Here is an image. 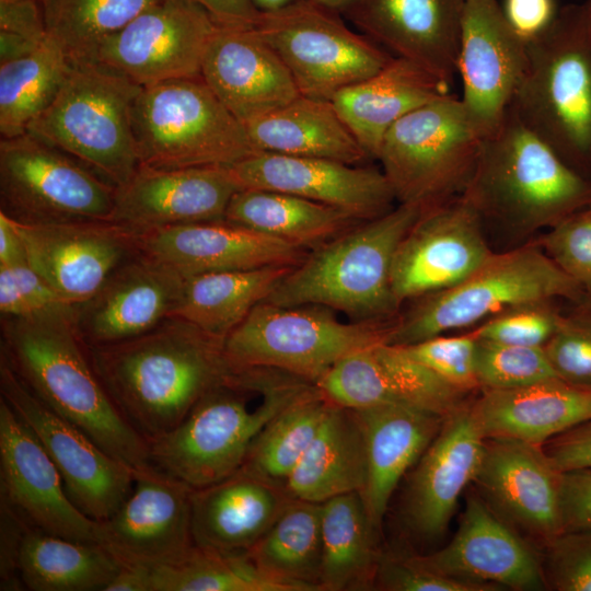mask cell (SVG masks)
I'll list each match as a JSON object with an SVG mask.
<instances>
[{
    "mask_svg": "<svg viewBox=\"0 0 591 591\" xmlns=\"http://www.w3.org/2000/svg\"><path fill=\"white\" fill-rule=\"evenodd\" d=\"M244 126L257 152L324 158L352 165L370 159L332 101L299 95Z\"/></svg>",
    "mask_w": 591,
    "mask_h": 591,
    "instance_id": "36",
    "label": "cell"
},
{
    "mask_svg": "<svg viewBox=\"0 0 591 591\" xmlns=\"http://www.w3.org/2000/svg\"><path fill=\"white\" fill-rule=\"evenodd\" d=\"M12 221L28 263L73 305L93 297L120 265L139 254L137 230L113 221Z\"/></svg>",
    "mask_w": 591,
    "mask_h": 591,
    "instance_id": "17",
    "label": "cell"
},
{
    "mask_svg": "<svg viewBox=\"0 0 591 591\" xmlns=\"http://www.w3.org/2000/svg\"><path fill=\"white\" fill-rule=\"evenodd\" d=\"M422 208L398 204L313 248L264 300L281 306L320 305L356 321H386L398 309L393 258Z\"/></svg>",
    "mask_w": 591,
    "mask_h": 591,
    "instance_id": "5",
    "label": "cell"
},
{
    "mask_svg": "<svg viewBox=\"0 0 591 591\" xmlns=\"http://www.w3.org/2000/svg\"><path fill=\"white\" fill-rule=\"evenodd\" d=\"M464 0H360L346 15L366 36L450 85L457 73Z\"/></svg>",
    "mask_w": 591,
    "mask_h": 591,
    "instance_id": "30",
    "label": "cell"
},
{
    "mask_svg": "<svg viewBox=\"0 0 591 591\" xmlns=\"http://www.w3.org/2000/svg\"><path fill=\"white\" fill-rule=\"evenodd\" d=\"M311 3L339 15H347L360 0H308Z\"/></svg>",
    "mask_w": 591,
    "mask_h": 591,
    "instance_id": "61",
    "label": "cell"
},
{
    "mask_svg": "<svg viewBox=\"0 0 591 591\" xmlns=\"http://www.w3.org/2000/svg\"><path fill=\"white\" fill-rule=\"evenodd\" d=\"M556 375L567 383L591 390V313L579 308L564 316L544 346Z\"/></svg>",
    "mask_w": 591,
    "mask_h": 591,
    "instance_id": "49",
    "label": "cell"
},
{
    "mask_svg": "<svg viewBox=\"0 0 591 591\" xmlns=\"http://www.w3.org/2000/svg\"><path fill=\"white\" fill-rule=\"evenodd\" d=\"M291 497L286 488L243 470L190 495L196 546L246 555L280 514Z\"/></svg>",
    "mask_w": 591,
    "mask_h": 591,
    "instance_id": "31",
    "label": "cell"
},
{
    "mask_svg": "<svg viewBox=\"0 0 591 591\" xmlns=\"http://www.w3.org/2000/svg\"><path fill=\"white\" fill-rule=\"evenodd\" d=\"M74 306L56 292L32 267L27 258L0 265L1 317H32Z\"/></svg>",
    "mask_w": 591,
    "mask_h": 591,
    "instance_id": "48",
    "label": "cell"
},
{
    "mask_svg": "<svg viewBox=\"0 0 591 591\" xmlns=\"http://www.w3.org/2000/svg\"><path fill=\"white\" fill-rule=\"evenodd\" d=\"M224 220L305 250H313L364 221L332 206L257 188L239 189L228 205Z\"/></svg>",
    "mask_w": 591,
    "mask_h": 591,
    "instance_id": "37",
    "label": "cell"
},
{
    "mask_svg": "<svg viewBox=\"0 0 591 591\" xmlns=\"http://www.w3.org/2000/svg\"><path fill=\"white\" fill-rule=\"evenodd\" d=\"M563 318L552 301L529 302L489 317L471 333L476 338L496 343L544 347Z\"/></svg>",
    "mask_w": 591,
    "mask_h": 591,
    "instance_id": "47",
    "label": "cell"
},
{
    "mask_svg": "<svg viewBox=\"0 0 591 591\" xmlns=\"http://www.w3.org/2000/svg\"><path fill=\"white\" fill-rule=\"evenodd\" d=\"M482 219L517 232L552 228L591 202V177L569 165L509 108L483 138L462 194Z\"/></svg>",
    "mask_w": 591,
    "mask_h": 591,
    "instance_id": "3",
    "label": "cell"
},
{
    "mask_svg": "<svg viewBox=\"0 0 591 591\" xmlns=\"http://www.w3.org/2000/svg\"><path fill=\"white\" fill-rule=\"evenodd\" d=\"M116 189L30 132L0 140V211L14 221H112Z\"/></svg>",
    "mask_w": 591,
    "mask_h": 591,
    "instance_id": "12",
    "label": "cell"
},
{
    "mask_svg": "<svg viewBox=\"0 0 591 591\" xmlns=\"http://www.w3.org/2000/svg\"><path fill=\"white\" fill-rule=\"evenodd\" d=\"M311 383L277 372L264 397L248 406V385L224 383L207 392L170 431L148 440L153 467L193 489L240 471L265 426Z\"/></svg>",
    "mask_w": 591,
    "mask_h": 591,
    "instance_id": "6",
    "label": "cell"
},
{
    "mask_svg": "<svg viewBox=\"0 0 591 591\" xmlns=\"http://www.w3.org/2000/svg\"><path fill=\"white\" fill-rule=\"evenodd\" d=\"M354 410L364 433L368 456V477L361 496L370 521L379 531L399 480L425 453L447 417L394 404Z\"/></svg>",
    "mask_w": 591,
    "mask_h": 591,
    "instance_id": "33",
    "label": "cell"
},
{
    "mask_svg": "<svg viewBox=\"0 0 591 591\" xmlns=\"http://www.w3.org/2000/svg\"><path fill=\"white\" fill-rule=\"evenodd\" d=\"M139 254L184 279L209 273L297 266L301 246L225 220L137 231Z\"/></svg>",
    "mask_w": 591,
    "mask_h": 591,
    "instance_id": "25",
    "label": "cell"
},
{
    "mask_svg": "<svg viewBox=\"0 0 591 591\" xmlns=\"http://www.w3.org/2000/svg\"><path fill=\"white\" fill-rule=\"evenodd\" d=\"M25 248L11 218L0 211V265L26 259Z\"/></svg>",
    "mask_w": 591,
    "mask_h": 591,
    "instance_id": "59",
    "label": "cell"
},
{
    "mask_svg": "<svg viewBox=\"0 0 591 591\" xmlns=\"http://www.w3.org/2000/svg\"><path fill=\"white\" fill-rule=\"evenodd\" d=\"M587 210L591 213V202L588 205Z\"/></svg>",
    "mask_w": 591,
    "mask_h": 591,
    "instance_id": "64",
    "label": "cell"
},
{
    "mask_svg": "<svg viewBox=\"0 0 591 591\" xmlns=\"http://www.w3.org/2000/svg\"><path fill=\"white\" fill-rule=\"evenodd\" d=\"M347 408L394 404L448 417L464 406L461 390L414 359L403 346L380 341L339 360L316 384Z\"/></svg>",
    "mask_w": 591,
    "mask_h": 591,
    "instance_id": "20",
    "label": "cell"
},
{
    "mask_svg": "<svg viewBox=\"0 0 591 591\" xmlns=\"http://www.w3.org/2000/svg\"><path fill=\"white\" fill-rule=\"evenodd\" d=\"M192 490L155 467L139 473L126 500L100 522V543L121 566L152 567L178 560L195 546Z\"/></svg>",
    "mask_w": 591,
    "mask_h": 591,
    "instance_id": "21",
    "label": "cell"
},
{
    "mask_svg": "<svg viewBox=\"0 0 591 591\" xmlns=\"http://www.w3.org/2000/svg\"><path fill=\"white\" fill-rule=\"evenodd\" d=\"M88 351L112 401L147 441L173 429L234 372L222 340L173 316L142 335Z\"/></svg>",
    "mask_w": 591,
    "mask_h": 591,
    "instance_id": "1",
    "label": "cell"
},
{
    "mask_svg": "<svg viewBox=\"0 0 591 591\" xmlns=\"http://www.w3.org/2000/svg\"><path fill=\"white\" fill-rule=\"evenodd\" d=\"M501 9L512 31L525 44L543 35L559 11L556 0H503Z\"/></svg>",
    "mask_w": 591,
    "mask_h": 591,
    "instance_id": "55",
    "label": "cell"
},
{
    "mask_svg": "<svg viewBox=\"0 0 591 591\" xmlns=\"http://www.w3.org/2000/svg\"><path fill=\"white\" fill-rule=\"evenodd\" d=\"M303 0H252L254 8L259 13H269L282 10Z\"/></svg>",
    "mask_w": 591,
    "mask_h": 591,
    "instance_id": "62",
    "label": "cell"
},
{
    "mask_svg": "<svg viewBox=\"0 0 591 591\" xmlns=\"http://www.w3.org/2000/svg\"><path fill=\"white\" fill-rule=\"evenodd\" d=\"M292 267L273 266L186 278L171 316L223 341Z\"/></svg>",
    "mask_w": 591,
    "mask_h": 591,
    "instance_id": "38",
    "label": "cell"
},
{
    "mask_svg": "<svg viewBox=\"0 0 591 591\" xmlns=\"http://www.w3.org/2000/svg\"><path fill=\"white\" fill-rule=\"evenodd\" d=\"M368 477L364 433L354 409L332 403L313 440L291 472V498L322 503L360 491Z\"/></svg>",
    "mask_w": 591,
    "mask_h": 591,
    "instance_id": "35",
    "label": "cell"
},
{
    "mask_svg": "<svg viewBox=\"0 0 591 591\" xmlns=\"http://www.w3.org/2000/svg\"><path fill=\"white\" fill-rule=\"evenodd\" d=\"M140 165H232L256 153L246 128L201 77L141 86L132 106Z\"/></svg>",
    "mask_w": 591,
    "mask_h": 591,
    "instance_id": "9",
    "label": "cell"
},
{
    "mask_svg": "<svg viewBox=\"0 0 591 591\" xmlns=\"http://www.w3.org/2000/svg\"><path fill=\"white\" fill-rule=\"evenodd\" d=\"M321 512V503L291 498L247 558L288 591H322Z\"/></svg>",
    "mask_w": 591,
    "mask_h": 591,
    "instance_id": "39",
    "label": "cell"
},
{
    "mask_svg": "<svg viewBox=\"0 0 591 591\" xmlns=\"http://www.w3.org/2000/svg\"><path fill=\"white\" fill-rule=\"evenodd\" d=\"M184 280L138 254L120 265L93 297L76 306V329L88 347L142 335L171 316Z\"/></svg>",
    "mask_w": 591,
    "mask_h": 591,
    "instance_id": "28",
    "label": "cell"
},
{
    "mask_svg": "<svg viewBox=\"0 0 591 591\" xmlns=\"http://www.w3.org/2000/svg\"><path fill=\"white\" fill-rule=\"evenodd\" d=\"M331 405L316 385L305 386L259 432L241 470L286 488Z\"/></svg>",
    "mask_w": 591,
    "mask_h": 591,
    "instance_id": "43",
    "label": "cell"
},
{
    "mask_svg": "<svg viewBox=\"0 0 591 591\" xmlns=\"http://www.w3.org/2000/svg\"><path fill=\"white\" fill-rule=\"evenodd\" d=\"M450 84L402 57L332 99L339 116L370 159L390 128L416 108L450 93Z\"/></svg>",
    "mask_w": 591,
    "mask_h": 591,
    "instance_id": "34",
    "label": "cell"
},
{
    "mask_svg": "<svg viewBox=\"0 0 591 591\" xmlns=\"http://www.w3.org/2000/svg\"><path fill=\"white\" fill-rule=\"evenodd\" d=\"M583 289L538 245L490 257L460 283L425 297L392 322L386 341L408 346L450 331L479 325L510 308L565 298L580 303Z\"/></svg>",
    "mask_w": 591,
    "mask_h": 591,
    "instance_id": "8",
    "label": "cell"
},
{
    "mask_svg": "<svg viewBox=\"0 0 591 591\" xmlns=\"http://www.w3.org/2000/svg\"><path fill=\"white\" fill-rule=\"evenodd\" d=\"M563 532L591 531V467L561 472Z\"/></svg>",
    "mask_w": 591,
    "mask_h": 591,
    "instance_id": "54",
    "label": "cell"
},
{
    "mask_svg": "<svg viewBox=\"0 0 591 591\" xmlns=\"http://www.w3.org/2000/svg\"><path fill=\"white\" fill-rule=\"evenodd\" d=\"M546 547V581L559 591H591V531L561 532Z\"/></svg>",
    "mask_w": 591,
    "mask_h": 591,
    "instance_id": "52",
    "label": "cell"
},
{
    "mask_svg": "<svg viewBox=\"0 0 591 591\" xmlns=\"http://www.w3.org/2000/svg\"><path fill=\"white\" fill-rule=\"evenodd\" d=\"M403 347L450 384L470 393L479 389L475 374L476 338L471 332L456 336L442 334Z\"/></svg>",
    "mask_w": 591,
    "mask_h": 591,
    "instance_id": "51",
    "label": "cell"
},
{
    "mask_svg": "<svg viewBox=\"0 0 591 591\" xmlns=\"http://www.w3.org/2000/svg\"><path fill=\"white\" fill-rule=\"evenodd\" d=\"M542 447L560 472L591 467V420L553 438Z\"/></svg>",
    "mask_w": 591,
    "mask_h": 591,
    "instance_id": "56",
    "label": "cell"
},
{
    "mask_svg": "<svg viewBox=\"0 0 591 591\" xmlns=\"http://www.w3.org/2000/svg\"><path fill=\"white\" fill-rule=\"evenodd\" d=\"M340 16L308 0L259 14L256 30L281 58L301 95L332 101L392 60L387 50L350 30Z\"/></svg>",
    "mask_w": 591,
    "mask_h": 591,
    "instance_id": "13",
    "label": "cell"
},
{
    "mask_svg": "<svg viewBox=\"0 0 591 591\" xmlns=\"http://www.w3.org/2000/svg\"><path fill=\"white\" fill-rule=\"evenodd\" d=\"M218 24L194 0H160L99 48L95 63L140 86L201 77Z\"/></svg>",
    "mask_w": 591,
    "mask_h": 591,
    "instance_id": "15",
    "label": "cell"
},
{
    "mask_svg": "<svg viewBox=\"0 0 591 591\" xmlns=\"http://www.w3.org/2000/svg\"><path fill=\"white\" fill-rule=\"evenodd\" d=\"M0 477L1 502L28 528L70 540L100 543V522L86 517L71 501L56 465L2 397Z\"/></svg>",
    "mask_w": 591,
    "mask_h": 591,
    "instance_id": "18",
    "label": "cell"
},
{
    "mask_svg": "<svg viewBox=\"0 0 591 591\" xmlns=\"http://www.w3.org/2000/svg\"><path fill=\"white\" fill-rule=\"evenodd\" d=\"M73 63L48 36L32 54L0 63V135L26 134L54 101Z\"/></svg>",
    "mask_w": 591,
    "mask_h": 591,
    "instance_id": "42",
    "label": "cell"
},
{
    "mask_svg": "<svg viewBox=\"0 0 591 591\" xmlns=\"http://www.w3.org/2000/svg\"><path fill=\"white\" fill-rule=\"evenodd\" d=\"M484 447L471 404L445 418L406 488L403 518L413 533L424 540L444 533L461 494L475 478Z\"/></svg>",
    "mask_w": 591,
    "mask_h": 591,
    "instance_id": "29",
    "label": "cell"
},
{
    "mask_svg": "<svg viewBox=\"0 0 591 591\" xmlns=\"http://www.w3.org/2000/svg\"><path fill=\"white\" fill-rule=\"evenodd\" d=\"M140 89L100 63L73 65L27 132L120 187L140 166L132 130V106Z\"/></svg>",
    "mask_w": 591,
    "mask_h": 591,
    "instance_id": "7",
    "label": "cell"
},
{
    "mask_svg": "<svg viewBox=\"0 0 591 591\" xmlns=\"http://www.w3.org/2000/svg\"><path fill=\"white\" fill-rule=\"evenodd\" d=\"M18 567L20 580L34 591H105L121 564L100 543L27 528Z\"/></svg>",
    "mask_w": 591,
    "mask_h": 591,
    "instance_id": "40",
    "label": "cell"
},
{
    "mask_svg": "<svg viewBox=\"0 0 591 591\" xmlns=\"http://www.w3.org/2000/svg\"><path fill=\"white\" fill-rule=\"evenodd\" d=\"M0 392L56 465L76 507L96 522L109 519L129 496L141 472L107 453L46 406L2 357Z\"/></svg>",
    "mask_w": 591,
    "mask_h": 591,
    "instance_id": "14",
    "label": "cell"
},
{
    "mask_svg": "<svg viewBox=\"0 0 591 591\" xmlns=\"http://www.w3.org/2000/svg\"><path fill=\"white\" fill-rule=\"evenodd\" d=\"M471 412L485 439L543 445L591 420V390L559 378L514 389L483 390Z\"/></svg>",
    "mask_w": 591,
    "mask_h": 591,
    "instance_id": "32",
    "label": "cell"
},
{
    "mask_svg": "<svg viewBox=\"0 0 591 591\" xmlns=\"http://www.w3.org/2000/svg\"><path fill=\"white\" fill-rule=\"evenodd\" d=\"M201 78L244 125L301 95L288 68L255 26L218 25L204 56Z\"/></svg>",
    "mask_w": 591,
    "mask_h": 591,
    "instance_id": "27",
    "label": "cell"
},
{
    "mask_svg": "<svg viewBox=\"0 0 591 591\" xmlns=\"http://www.w3.org/2000/svg\"><path fill=\"white\" fill-rule=\"evenodd\" d=\"M0 31L44 42L47 32L38 0H0Z\"/></svg>",
    "mask_w": 591,
    "mask_h": 591,
    "instance_id": "57",
    "label": "cell"
},
{
    "mask_svg": "<svg viewBox=\"0 0 591 591\" xmlns=\"http://www.w3.org/2000/svg\"><path fill=\"white\" fill-rule=\"evenodd\" d=\"M76 306L1 317V357L37 398L99 447L138 472L151 471L147 439L120 414L92 366L74 326Z\"/></svg>",
    "mask_w": 591,
    "mask_h": 591,
    "instance_id": "2",
    "label": "cell"
},
{
    "mask_svg": "<svg viewBox=\"0 0 591 591\" xmlns=\"http://www.w3.org/2000/svg\"><path fill=\"white\" fill-rule=\"evenodd\" d=\"M560 479L542 445L485 439L473 482L499 517L546 545L563 532Z\"/></svg>",
    "mask_w": 591,
    "mask_h": 591,
    "instance_id": "22",
    "label": "cell"
},
{
    "mask_svg": "<svg viewBox=\"0 0 591 591\" xmlns=\"http://www.w3.org/2000/svg\"><path fill=\"white\" fill-rule=\"evenodd\" d=\"M482 220L462 195L421 211L393 258L391 286L399 305L460 283L490 257Z\"/></svg>",
    "mask_w": 591,
    "mask_h": 591,
    "instance_id": "16",
    "label": "cell"
},
{
    "mask_svg": "<svg viewBox=\"0 0 591 591\" xmlns=\"http://www.w3.org/2000/svg\"><path fill=\"white\" fill-rule=\"evenodd\" d=\"M44 42L39 43L13 33L0 31V63L27 56L34 53Z\"/></svg>",
    "mask_w": 591,
    "mask_h": 591,
    "instance_id": "60",
    "label": "cell"
},
{
    "mask_svg": "<svg viewBox=\"0 0 591 591\" xmlns=\"http://www.w3.org/2000/svg\"><path fill=\"white\" fill-rule=\"evenodd\" d=\"M508 108L591 177V0L559 8L548 30L526 44L525 68Z\"/></svg>",
    "mask_w": 591,
    "mask_h": 591,
    "instance_id": "4",
    "label": "cell"
},
{
    "mask_svg": "<svg viewBox=\"0 0 591 591\" xmlns=\"http://www.w3.org/2000/svg\"><path fill=\"white\" fill-rule=\"evenodd\" d=\"M148 570L149 591H288L260 573L246 555L196 545L178 560Z\"/></svg>",
    "mask_w": 591,
    "mask_h": 591,
    "instance_id": "45",
    "label": "cell"
},
{
    "mask_svg": "<svg viewBox=\"0 0 591 591\" xmlns=\"http://www.w3.org/2000/svg\"><path fill=\"white\" fill-rule=\"evenodd\" d=\"M220 26H255L259 12L252 0H194Z\"/></svg>",
    "mask_w": 591,
    "mask_h": 591,
    "instance_id": "58",
    "label": "cell"
},
{
    "mask_svg": "<svg viewBox=\"0 0 591 591\" xmlns=\"http://www.w3.org/2000/svg\"><path fill=\"white\" fill-rule=\"evenodd\" d=\"M480 142L461 99L449 93L396 121L375 160L396 201L424 210L463 194Z\"/></svg>",
    "mask_w": 591,
    "mask_h": 591,
    "instance_id": "11",
    "label": "cell"
},
{
    "mask_svg": "<svg viewBox=\"0 0 591 591\" xmlns=\"http://www.w3.org/2000/svg\"><path fill=\"white\" fill-rule=\"evenodd\" d=\"M229 169L241 188L292 194L359 220L382 216L396 201L382 170L331 159L256 152Z\"/></svg>",
    "mask_w": 591,
    "mask_h": 591,
    "instance_id": "24",
    "label": "cell"
},
{
    "mask_svg": "<svg viewBox=\"0 0 591 591\" xmlns=\"http://www.w3.org/2000/svg\"><path fill=\"white\" fill-rule=\"evenodd\" d=\"M389 591H494L491 588L455 580L424 568L412 557L381 555L375 586Z\"/></svg>",
    "mask_w": 591,
    "mask_h": 591,
    "instance_id": "53",
    "label": "cell"
},
{
    "mask_svg": "<svg viewBox=\"0 0 591 591\" xmlns=\"http://www.w3.org/2000/svg\"><path fill=\"white\" fill-rule=\"evenodd\" d=\"M540 246L587 294H591V213L587 208L563 219Z\"/></svg>",
    "mask_w": 591,
    "mask_h": 591,
    "instance_id": "50",
    "label": "cell"
},
{
    "mask_svg": "<svg viewBox=\"0 0 591 591\" xmlns=\"http://www.w3.org/2000/svg\"><path fill=\"white\" fill-rule=\"evenodd\" d=\"M391 325L345 323L320 305L262 301L224 338L223 354L233 369H270L315 385L346 356L386 341Z\"/></svg>",
    "mask_w": 591,
    "mask_h": 591,
    "instance_id": "10",
    "label": "cell"
},
{
    "mask_svg": "<svg viewBox=\"0 0 591 591\" xmlns=\"http://www.w3.org/2000/svg\"><path fill=\"white\" fill-rule=\"evenodd\" d=\"M526 62V44L508 24L497 0H464L457 73L462 104L479 137L500 126Z\"/></svg>",
    "mask_w": 591,
    "mask_h": 591,
    "instance_id": "19",
    "label": "cell"
},
{
    "mask_svg": "<svg viewBox=\"0 0 591 591\" xmlns=\"http://www.w3.org/2000/svg\"><path fill=\"white\" fill-rule=\"evenodd\" d=\"M239 189L225 165H140L125 185L117 187L112 221L137 231L222 221Z\"/></svg>",
    "mask_w": 591,
    "mask_h": 591,
    "instance_id": "26",
    "label": "cell"
},
{
    "mask_svg": "<svg viewBox=\"0 0 591 591\" xmlns=\"http://www.w3.org/2000/svg\"><path fill=\"white\" fill-rule=\"evenodd\" d=\"M579 304V308L591 313V294H587Z\"/></svg>",
    "mask_w": 591,
    "mask_h": 591,
    "instance_id": "63",
    "label": "cell"
},
{
    "mask_svg": "<svg viewBox=\"0 0 591 591\" xmlns=\"http://www.w3.org/2000/svg\"><path fill=\"white\" fill-rule=\"evenodd\" d=\"M442 576L499 590L532 591L546 584L545 573L531 546L482 497L466 499L459 529L443 548L412 556Z\"/></svg>",
    "mask_w": 591,
    "mask_h": 591,
    "instance_id": "23",
    "label": "cell"
},
{
    "mask_svg": "<svg viewBox=\"0 0 591 591\" xmlns=\"http://www.w3.org/2000/svg\"><path fill=\"white\" fill-rule=\"evenodd\" d=\"M322 505V591L368 590L375 586L381 555L360 491Z\"/></svg>",
    "mask_w": 591,
    "mask_h": 591,
    "instance_id": "41",
    "label": "cell"
},
{
    "mask_svg": "<svg viewBox=\"0 0 591 591\" xmlns=\"http://www.w3.org/2000/svg\"><path fill=\"white\" fill-rule=\"evenodd\" d=\"M475 374L482 390L514 389L558 378L544 347L518 346L479 338H476Z\"/></svg>",
    "mask_w": 591,
    "mask_h": 591,
    "instance_id": "46",
    "label": "cell"
},
{
    "mask_svg": "<svg viewBox=\"0 0 591 591\" xmlns=\"http://www.w3.org/2000/svg\"><path fill=\"white\" fill-rule=\"evenodd\" d=\"M160 0H38L47 36L73 65L95 63L100 46Z\"/></svg>",
    "mask_w": 591,
    "mask_h": 591,
    "instance_id": "44",
    "label": "cell"
}]
</instances>
